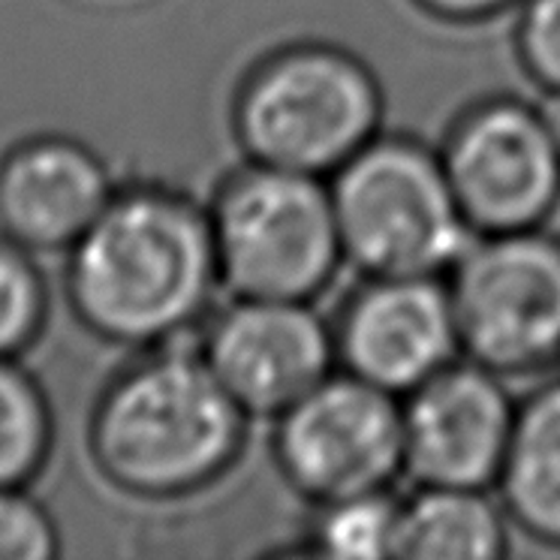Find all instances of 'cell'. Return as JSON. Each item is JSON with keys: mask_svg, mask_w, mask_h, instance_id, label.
Returning a JSON list of instances; mask_svg holds the SVG:
<instances>
[{"mask_svg": "<svg viewBox=\"0 0 560 560\" xmlns=\"http://www.w3.org/2000/svg\"><path fill=\"white\" fill-rule=\"evenodd\" d=\"M58 527L25 488H0V560H51Z\"/></svg>", "mask_w": 560, "mask_h": 560, "instance_id": "19", "label": "cell"}, {"mask_svg": "<svg viewBox=\"0 0 560 560\" xmlns=\"http://www.w3.org/2000/svg\"><path fill=\"white\" fill-rule=\"evenodd\" d=\"M343 259L362 278L443 275L476 232L455 199L440 151L380 133L329 178Z\"/></svg>", "mask_w": 560, "mask_h": 560, "instance_id": "4", "label": "cell"}, {"mask_svg": "<svg viewBox=\"0 0 560 560\" xmlns=\"http://www.w3.org/2000/svg\"><path fill=\"white\" fill-rule=\"evenodd\" d=\"M548 112H551V118H555V121H558V127H560V103H558V100H551Z\"/></svg>", "mask_w": 560, "mask_h": 560, "instance_id": "21", "label": "cell"}, {"mask_svg": "<svg viewBox=\"0 0 560 560\" xmlns=\"http://www.w3.org/2000/svg\"><path fill=\"white\" fill-rule=\"evenodd\" d=\"M271 455L283 482L314 506L392 491L404 476L401 398L335 371L275 419Z\"/></svg>", "mask_w": 560, "mask_h": 560, "instance_id": "8", "label": "cell"}, {"mask_svg": "<svg viewBox=\"0 0 560 560\" xmlns=\"http://www.w3.org/2000/svg\"><path fill=\"white\" fill-rule=\"evenodd\" d=\"M46 392L15 359H0V488H27L51 450Z\"/></svg>", "mask_w": 560, "mask_h": 560, "instance_id": "15", "label": "cell"}, {"mask_svg": "<svg viewBox=\"0 0 560 560\" xmlns=\"http://www.w3.org/2000/svg\"><path fill=\"white\" fill-rule=\"evenodd\" d=\"M510 515L491 488L416 486L398 506L401 560H500L510 555Z\"/></svg>", "mask_w": 560, "mask_h": 560, "instance_id": "14", "label": "cell"}, {"mask_svg": "<svg viewBox=\"0 0 560 560\" xmlns=\"http://www.w3.org/2000/svg\"><path fill=\"white\" fill-rule=\"evenodd\" d=\"M386 94L355 51L326 39L278 46L244 73L232 136L247 163L331 178L383 133Z\"/></svg>", "mask_w": 560, "mask_h": 560, "instance_id": "3", "label": "cell"}, {"mask_svg": "<svg viewBox=\"0 0 560 560\" xmlns=\"http://www.w3.org/2000/svg\"><path fill=\"white\" fill-rule=\"evenodd\" d=\"M331 326L341 371L398 398L462 355L443 275L365 278Z\"/></svg>", "mask_w": 560, "mask_h": 560, "instance_id": "10", "label": "cell"}, {"mask_svg": "<svg viewBox=\"0 0 560 560\" xmlns=\"http://www.w3.org/2000/svg\"><path fill=\"white\" fill-rule=\"evenodd\" d=\"M208 218L235 299L314 302L347 266L329 178L244 163L220 182Z\"/></svg>", "mask_w": 560, "mask_h": 560, "instance_id": "5", "label": "cell"}, {"mask_svg": "<svg viewBox=\"0 0 560 560\" xmlns=\"http://www.w3.org/2000/svg\"><path fill=\"white\" fill-rule=\"evenodd\" d=\"M438 151L476 235L536 230L560 208V127L548 106L510 94L476 100Z\"/></svg>", "mask_w": 560, "mask_h": 560, "instance_id": "7", "label": "cell"}, {"mask_svg": "<svg viewBox=\"0 0 560 560\" xmlns=\"http://www.w3.org/2000/svg\"><path fill=\"white\" fill-rule=\"evenodd\" d=\"M515 13L518 67L548 100L560 103V0H522Z\"/></svg>", "mask_w": 560, "mask_h": 560, "instance_id": "18", "label": "cell"}, {"mask_svg": "<svg viewBox=\"0 0 560 560\" xmlns=\"http://www.w3.org/2000/svg\"><path fill=\"white\" fill-rule=\"evenodd\" d=\"M410 3L434 22L467 27L494 22L503 13L515 10L522 0H410Z\"/></svg>", "mask_w": 560, "mask_h": 560, "instance_id": "20", "label": "cell"}, {"mask_svg": "<svg viewBox=\"0 0 560 560\" xmlns=\"http://www.w3.org/2000/svg\"><path fill=\"white\" fill-rule=\"evenodd\" d=\"M494 491L518 534L560 551V377L518 401Z\"/></svg>", "mask_w": 560, "mask_h": 560, "instance_id": "13", "label": "cell"}, {"mask_svg": "<svg viewBox=\"0 0 560 560\" xmlns=\"http://www.w3.org/2000/svg\"><path fill=\"white\" fill-rule=\"evenodd\" d=\"M67 254L75 319L121 347L182 341L223 290L208 208L166 184L118 187Z\"/></svg>", "mask_w": 560, "mask_h": 560, "instance_id": "1", "label": "cell"}, {"mask_svg": "<svg viewBox=\"0 0 560 560\" xmlns=\"http://www.w3.org/2000/svg\"><path fill=\"white\" fill-rule=\"evenodd\" d=\"M49 293L31 250L0 232V359H15L46 326Z\"/></svg>", "mask_w": 560, "mask_h": 560, "instance_id": "17", "label": "cell"}, {"mask_svg": "<svg viewBox=\"0 0 560 560\" xmlns=\"http://www.w3.org/2000/svg\"><path fill=\"white\" fill-rule=\"evenodd\" d=\"M401 410L404 476L416 486L494 491L518 413L510 380L458 355L404 395Z\"/></svg>", "mask_w": 560, "mask_h": 560, "instance_id": "11", "label": "cell"}, {"mask_svg": "<svg viewBox=\"0 0 560 560\" xmlns=\"http://www.w3.org/2000/svg\"><path fill=\"white\" fill-rule=\"evenodd\" d=\"M250 416L223 389L199 347H151L100 392L88 446L112 486L178 500L214 486L242 458Z\"/></svg>", "mask_w": 560, "mask_h": 560, "instance_id": "2", "label": "cell"}, {"mask_svg": "<svg viewBox=\"0 0 560 560\" xmlns=\"http://www.w3.org/2000/svg\"><path fill=\"white\" fill-rule=\"evenodd\" d=\"M398 506L392 491H371L319 503L307 530L311 555L331 560H389L398 542Z\"/></svg>", "mask_w": 560, "mask_h": 560, "instance_id": "16", "label": "cell"}, {"mask_svg": "<svg viewBox=\"0 0 560 560\" xmlns=\"http://www.w3.org/2000/svg\"><path fill=\"white\" fill-rule=\"evenodd\" d=\"M462 355L506 380L560 368V235H474L446 271Z\"/></svg>", "mask_w": 560, "mask_h": 560, "instance_id": "6", "label": "cell"}, {"mask_svg": "<svg viewBox=\"0 0 560 560\" xmlns=\"http://www.w3.org/2000/svg\"><path fill=\"white\" fill-rule=\"evenodd\" d=\"M118 184L106 163L67 136H37L0 158V232L31 254L70 250Z\"/></svg>", "mask_w": 560, "mask_h": 560, "instance_id": "12", "label": "cell"}, {"mask_svg": "<svg viewBox=\"0 0 560 560\" xmlns=\"http://www.w3.org/2000/svg\"><path fill=\"white\" fill-rule=\"evenodd\" d=\"M199 353L250 419H278L335 374V326L314 302L235 299L199 329Z\"/></svg>", "mask_w": 560, "mask_h": 560, "instance_id": "9", "label": "cell"}]
</instances>
